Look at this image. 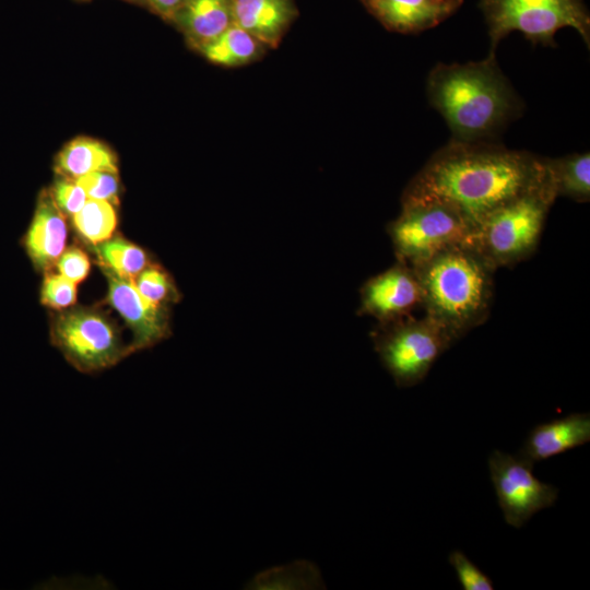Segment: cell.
<instances>
[{"instance_id":"obj_1","label":"cell","mask_w":590,"mask_h":590,"mask_svg":"<svg viewBox=\"0 0 590 590\" xmlns=\"http://www.w3.org/2000/svg\"><path fill=\"white\" fill-rule=\"evenodd\" d=\"M546 177L545 157L488 141L451 140L413 177L402 201L445 202L474 229L494 210Z\"/></svg>"},{"instance_id":"obj_2","label":"cell","mask_w":590,"mask_h":590,"mask_svg":"<svg viewBox=\"0 0 590 590\" xmlns=\"http://www.w3.org/2000/svg\"><path fill=\"white\" fill-rule=\"evenodd\" d=\"M427 96L452 140L488 141L521 110V102L495 55L467 63H438L428 74Z\"/></svg>"},{"instance_id":"obj_3","label":"cell","mask_w":590,"mask_h":590,"mask_svg":"<svg viewBox=\"0 0 590 590\" xmlns=\"http://www.w3.org/2000/svg\"><path fill=\"white\" fill-rule=\"evenodd\" d=\"M425 315L455 340L488 317L495 269L468 241L412 266Z\"/></svg>"},{"instance_id":"obj_4","label":"cell","mask_w":590,"mask_h":590,"mask_svg":"<svg viewBox=\"0 0 590 590\" xmlns=\"http://www.w3.org/2000/svg\"><path fill=\"white\" fill-rule=\"evenodd\" d=\"M557 198L550 175L540 185L488 214L471 233L470 244L495 270L518 263L536 249Z\"/></svg>"},{"instance_id":"obj_5","label":"cell","mask_w":590,"mask_h":590,"mask_svg":"<svg viewBox=\"0 0 590 590\" xmlns=\"http://www.w3.org/2000/svg\"><path fill=\"white\" fill-rule=\"evenodd\" d=\"M371 340L384 367L400 388L420 384L456 341L426 315L378 323Z\"/></svg>"},{"instance_id":"obj_6","label":"cell","mask_w":590,"mask_h":590,"mask_svg":"<svg viewBox=\"0 0 590 590\" xmlns=\"http://www.w3.org/2000/svg\"><path fill=\"white\" fill-rule=\"evenodd\" d=\"M491 39V52L511 32L533 44L551 46L564 27L576 30L589 47L590 17L581 0H482Z\"/></svg>"},{"instance_id":"obj_7","label":"cell","mask_w":590,"mask_h":590,"mask_svg":"<svg viewBox=\"0 0 590 590\" xmlns=\"http://www.w3.org/2000/svg\"><path fill=\"white\" fill-rule=\"evenodd\" d=\"M472 231L457 209L438 200L402 201L400 215L388 226L397 260L411 267L465 243Z\"/></svg>"},{"instance_id":"obj_8","label":"cell","mask_w":590,"mask_h":590,"mask_svg":"<svg viewBox=\"0 0 590 590\" xmlns=\"http://www.w3.org/2000/svg\"><path fill=\"white\" fill-rule=\"evenodd\" d=\"M51 340L64 358L82 373L109 368L131 353L114 323L99 311L82 307L56 316Z\"/></svg>"},{"instance_id":"obj_9","label":"cell","mask_w":590,"mask_h":590,"mask_svg":"<svg viewBox=\"0 0 590 590\" xmlns=\"http://www.w3.org/2000/svg\"><path fill=\"white\" fill-rule=\"evenodd\" d=\"M531 462L519 455L494 450L488 470L498 505L507 524L521 528L542 509L552 507L558 488L542 482L532 472Z\"/></svg>"},{"instance_id":"obj_10","label":"cell","mask_w":590,"mask_h":590,"mask_svg":"<svg viewBox=\"0 0 590 590\" xmlns=\"http://www.w3.org/2000/svg\"><path fill=\"white\" fill-rule=\"evenodd\" d=\"M108 281V300L125 318L133 333L130 352L150 347L169 334L168 314L163 305L146 299L132 278L121 275L102 262Z\"/></svg>"},{"instance_id":"obj_11","label":"cell","mask_w":590,"mask_h":590,"mask_svg":"<svg viewBox=\"0 0 590 590\" xmlns=\"http://www.w3.org/2000/svg\"><path fill=\"white\" fill-rule=\"evenodd\" d=\"M418 306H422V298L414 269L397 260L392 267L362 286L358 314L386 323L412 315Z\"/></svg>"},{"instance_id":"obj_12","label":"cell","mask_w":590,"mask_h":590,"mask_svg":"<svg viewBox=\"0 0 590 590\" xmlns=\"http://www.w3.org/2000/svg\"><path fill=\"white\" fill-rule=\"evenodd\" d=\"M590 441V414L570 413L535 425L517 455L532 464Z\"/></svg>"},{"instance_id":"obj_13","label":"cell","mask_w":590,"mask_h":590,"mask_svg":"<svg viewBox=\"0 0 590 590\" xmlns=\"http://www.w3.org/2000/svg\"><path fill=\"white\" fill-rule=\"evenodd\" d=\"M368 10L389 30L418 33L450 16L462 0H363Z\"/></svg>"},{"instance_id":"obj_14","label":"cell","mask_w":590,"mask_h":590,"mask_svg":"<svg viewBox=\"0 0 590 590\" xmlns=\"http://www.w3.org/2000/svg\"><path fill=\"white\" fill-rule=\"evenodd\" d=\"M67 238L64 215L50 191H42L23 246L37 270H47L62 253Z\"/></svg>"},{"instance_id":"obj_15","label":"cell","mask_w":590,"mask_h":590,"mask_svg":"<svg viewBox=\"0 0 590 590\" xmlns=\"http://www.w3.org/2000/svg\"><path fill=\"white\" fill-rule=\"evenodd\" d=\"M234 24L264 46L276 47L296 10L292 0H231Z\"/></svg>"},{"instance_id":"obj_16","label":"cell","mask_w":590,"mask_h":590,"mask_svg":"<svg viewBox=\"0 0 590 590\" xmlns=\"http://www.w3.org/2000/svg\"><path fill=\"white\" fill-rule=\"evenodd\" d=\"M173 23L199 49L234 24L231 0H184Z\"/></svg>"},{"instance_id":"obj_17","label":"cell","mask_w":590,"mask_h":590,"mask_svg":"<svg viewBox=\"0 0 590 590\" xmlns=\"http://www.w3.org/2000/svg\"><path fill=\"white\" fill-rule=\"evenodd\" d=\"M56 170L61 177L70 179L97 170L118 173L117 157L104 142L90 137H76L58 153Z\"/></svg>"},{"instance_id":"obj_18","label":"cell","mask_w":590,"mask_h":590,"mask_svg":"<svg viewBox=\"0 0 590 590\" xmlns=\"http://www.w3.org/2000/svg\"><path fill=\"white\" fill-rule=\"evenodd\" d=\"M263 49L262 43L241 27L233 24L198 50L212 63L239 67L258 59Z\"/></svg>"},{"instance_id":"obj_19","label":"cell","mask_w":590,"mask_h":590,"mask_svg":"<svg viewBox=\"0 0 590 590\" xmlns=\"http://www.w3.org/2000/svg\"><path fill=\"white\" fill-rule=\"evenodd\" d=\"M545 165L557 197L578 202L590 198V154L574 153L557 158H545Z\"/></svg>"},{"instance_id":"obj_20","label":"cell","mask_w":590,"mask_h":590,"mask_svg":"<svg viewBox=\"0 0 590 590\" xmlns=\"http://www.w3.org/2000/svg\"><path fill=\"white\" fill-rule=\"evenodd\" d=\"M248 586L251 589H315L320 588L321 578L314 564L296 562L266 570Z\"/></svg>"},{"instance_id":"obj_21","label":"cell","mask_w":590,"mask_h":590,"mask_svg":"<svg viewBox=\"0 0 590 590\" xmlns=\"http://www.w3.org/2000/svg\"><path fill=\"white\" fill-rule=\"evenodd\" d=\"M72 217L76 231L92 244L109 239L117 224L114 205L105 200L87 199Z\"/></svg>"},{"instance_id":"obj_22","label":"cell","mask_w":590,"mask_h":590,"mask_svg":"<svg viewBox=\"0 0 590 590\" xmlns=\"http://www.w3.org/2000/svg\"><path fill=\"white\" fill-rule=\"evenodd\" d=\"M102 262L117 273L134 279L148 263L145 252L121 238L107 239L96 246Z\"/></svg>"},{"instance_id":"obj_23","label":"cell","mask_w":590,"mask_h":590,"mask_svg":"<svg viewBox=\"0 0 590 590\" xmlns=\"http://www.w3.org/2000/svg\"><path fill=\"white\" fill-rule=\"evenodd\" d=\"M133 281L138 291L152 303L165 306L178 299L170 278L156 266L144 268Z\"/></svg>"},{"instance_id":"obj_24","label":"cell","mask_w":590,"mask_h":590,"mask_svg":"<svg viewBox=\"0 0 590 590\" xmlns=\"http://www.w3.org/2000/svg\"><path fill=\"white\" fill-rule=\"evenodd\" d=\"M449 564L464 590H493L492 579L479 568L463 552L452 551L448 556Z\"/></svg>"},{"instance_id":"obj_25","label":"cell","mask_w":590,"mask_h":590,"mask_svg":"<svg viewBox=\"0 0 590 590\" xmlns=\"http://www.w3.org/2000/svg\"><path fill=\"white\" fill-rule=\"evenodd\" d=\"M75 182L84 190L87 199L118 202L117 173L107 170L92 172L76 179Z\"/></svg>"},{"instance_id":"obj_26","label":"cell","mask_w":590,"mask_h":590,"mask_svg":"<svg viewBox=\"0 0 590 590\" xmlns=\"http://www.w3.org/2000/svg\"><path fill=\"white\" fill-rule=\"evenodd\" d=\"M75 284L61 273L46 275L42 287V303L58 309L72 305L76 294Z\"/></svg>"},{"instance_id":"obj_27","label":"cell","mask_w":590,"mask_h":590,"mask_svg":"<svg viewBox=\"0 0 590 590\" xmlns=\"http://www.w3.org/2000/svg\"><path fill=\"white\" fill-rule=\"evenodd\" d=\"M50 193L63 215L69 216L78 213L87 200L84 190L75 180L66 177H61L55 181Z\"/></svg>"},{"instance_id":"obj_28","label":"cell","mask_w":590,"mask_h":590,"mask_svg":"<svg viewBox=\"0 0 590 590\" xmlns=\"http://www.w3.org/2000/svg\"><path fill=\"white\" fill-rule=\"evenodd\" d=\"M57 266L60 273L74 283L83 280L90 269L86 255L75 247L62 251L58 258Z\"/></svg>"},{"instance_id":"obj_29","label":"cell","mask_w":590,"mask_h":590,"mask_svg":"<svg viewBox=\"0 0 590 590\" xmlns=\"http://www.w3.org/2000/svg\"><path fill=\"white\" fill-rule=\"evenodd\" d=\"M148 7L163 17L165 21L173 22L175 14L179 10L184 0H145Z\"/></svg>"},{"instance_id":"obj_30","label":"cell","mask_w":590,"mask_h":590,"mask_svg":"<svg viewBox=\"0 0 590 590\" xmlns=\"http://www.w3.org/2000/svg\"><path fill=\"white\" fill-rule=\"evenodd\" d=\"M125 1H128L130 3H134V4H141V5H145L148 7L146 4V1L145 0H125Z\"/></svg>"},{"instance_id":"obj_31","label":"cell","mask_w":590,"mask_h":590,"mask_svg":"<svg viewBox=\"0 0 590 590\" xmlns=\"http://www.w3.org/2000/svg\"><path fill=\"white\" fill-rule=\"evenodd\" d=\"M78 1H90V0H78Z\"/></svg>"}]
</instances>
